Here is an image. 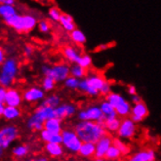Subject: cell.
<instances>
[{
  "label": "cell",
  "mask_w": 161,
  "mask_h": 161,
  "mask_svg": "<svg viewBox=\"0 0 161 161\" xmlns=\"http://www.w3.org/2000/svg\"><path fill=\"white\" fill-rule=\"evenodd\" d=\"M74 131L76 132L81 142H91V143H96L107 134L103 123L91 120H80L75 125Z\"/></svg>",
  "instance_id": "1"
},
{
  "label": "cell",
  "mask_w": 161,
  "mask_h": 161,
  "mask_svg": "<svg viewBox=\"0 0 161 161\" xmlns=\"http://www.w3.org/2000/svg\"><path fill=\"white\" fill-rule=\"evenodd\" d=\"M5 23L20 33H27L31 31L37 25L36 18L32 15H19L16 14L12 18L8 19Z\"/></svg>",
  "instance_id": "2"
},
{
  "label": "cell",
  "mask_w": 161,
  "mask_h": 161,
  "mask_svg": "<svg viewBox=\"0 0 161 161\" xmlns=\"http://www.w3.org/2000/svg\"><path fill=\"white\" fill-rule=\"evenodd\" d=\"M19 72L18 62L9 58L1 64V69H0V86L4 88H9L14 83Z\"/></svg>",
  "instance_id": "3"
},
{
  "label": "cell",
  "mask_w": 161,
  "mask_h": 161,
  "mask_svg": "<svg viewBox=\"0 0 161 161\" xmlns=\"http://www.w3.org/2000/svg\"><path fill=\"white\" fill-rule=\"evenodd\" d=\"M61 136L62 145L64 148H65L70 153H78V150L82 142L77 136L76 132L69 128L63 129L61 132Z\"/></svg>",
  "instance_id": "4"
},
{
  "label": "cell",
  "mask_w": 161,
  "mask_h": 161,
  "mask_svg": "<svg viewBox=\"0 0 161 161\" xmlns=\"http://www.w3.org/2000/svg\"><path fill=\"white\" fill-rule=\"evenodd\" d=\"M107 101L114 108L117 115L121 117H126L130 114L131 105L121 95L117 93H109L107 95Z\"/></svg>",
  "instance_id": "5"
},
{
  "label": "cell",
  "mask_w": 161,
  "mask_h": 161,
  "mask_svg": "<svg viewBox=\"0 0 161 161\" xmlns=\"http://www.w3.org/2000/svg\"><path fill=\"white\" fill-rule=\"evenodd\" d=\"M19 137V130L16 126H5L0 129V147L7 149Z\"/></svg>",
  "instance_id": "6"
},
{
  "label": "cell",
  "mask_w": 161,
  "mask_h": 161,
  "mask_svg": "<svg viewBox=\"0 0 161 161\" xmlns=\"http://www.w3.org/2000/svg\"><path fill=\"white\" fill-rule=\"evenodd\" d=\"M137 123H135L131 118H128L127 116L120 120V124L117 129V135L121 139H132L137 132Z\"/></svg>",
  "instance_id": "7"
},
{
  "label": "cell",
  "mask_w": 161,
  "mask_h": 161,
  "mask_svg": "<svg viewBox=\"0 0 161 161\" xmlns=\"http://www.w3.org/2000/svg\"><path fill=\"white\" fill-rule=\"evenodd\" d=\"M79 120H91L103 123V115L99 106H90L78 112Z\"/></svg>",
  "instance_id": "8"
},
{
  "label": "cell",
  "mask_w": 161,
  "mask_h": 161,
  "mask_svg": "<svg viewBox=\"0 0 161 161\" xmlns=\"http://www.w3.org/2000/svg\"><path fill=\"white\" fill-rule=\"evenodd\" d=\"M112 142H113L112 138L109 137L107 134L105 136H103L99 141H97L96 143H95V154H94V157L96 159H98V160L103 159L107 150L112 145Z\"/></svg>",
  "instance_id": "9"
},
{
  "label": "cell",
  "mask_w": 161,
  "mask_h": 161,
  "mask_svg": "<svg viewBox=\"0 0 161 161\" xmlns=\"http://www.w3.org/2000/svg\"><path fill=\"white\" fill-rule=\"evenodd\" d=\"M48 75L56 82H64L69 75V67L67 64H57L53 67H50Z\"/></svg>",
  "instance_id": "10"
},
{
  "label": "cell",
  "mask_w": 161,
  "mask_h": 161,
  "mask_svg": "<svg viewBox=\"0 0 161 161\" xmlns=\"http://www.w3.org/2000/svg\"><path fill=\"white\" fill-rule=\"evenodd\" d=\"M22 96L25 102L31 103H35L41 102L45 98L46 95H45V91L41 87L33 86V87L26 89Z\"/></svg>",
  "instance_id": "11"
},
{
  "label": "cell",
  "mask_w": 161,
  "mask_h": 161,
  "mask_svg": "<svg viewBox=\"0 0 161 161\" xmlns=\"http://www.w3.org/2000/svg\"><path fill=\"white\" fill-rule=\"evenodd\" d=\"M131 119L135 123H139L143 121L147 115H148V108L146 106V103L143 102H140L137 103H134L133 107H131Z\"/></svg>",
  "instance_id": "12"
},
{
  "label": "cell",
  "mask_w": 161,
  "mask_h": 161,
  "mask_svg": "<svg viewBox=\"0 0 161 161\" xmlns=\"http://www.w3.org/2000/svg\"><path fill=\"white\" fill-rule=\"evenodd\" d=\"M3 102L6 106L20 107L23 102V96L19 90L15 88H7Z\"/></svg>",
  "instance_id": "13"
},
{
  "label": "cell",
  "mask_w": 161,
  "mask_h": 161,
  "mask_svg": "<svg viewBox=\"0 0 161 161\" xmlns=\"http://www.w3.org/2000/svg\"><path fill=\"white\" fill-rule=\"evenodd\" d=\"M56 117L61 119H64L68 117L73 116L77 112V108L73 103H60V105L55 108Z\"/></svg>",
  "instance_id": "14"
},
{
  "label": "cell",
  "mask_w": 161,
  "mask_h": 161,
  "mask_svg": "<svg viewBox=\"0 0 161 161\" xmlns=\"http://www.w3.org/2000/svg\"><path fill=\"white\" fill-rule=\"evenodd\" d=\"M43 129L52 133H61L63 130V119L59 117H52L44 121Z\"/></svg>",
  "instance_id": "15"
},
{
  "label": "cell",
  "mask_w": 161,
  "mask_h": 161,
  "mask_svg": "<svg viewBox=\"0 0 161 161\" xmlns=\"http://www.w3.org/2000/svg\"><path fill=\"white\" fill-rule=\"evenodd\" d=\"M156 159V153L153 149L147 148L140 150L130 158L131 161H154Z\"/></svg>",
  "instance_id": "16"
},
{
  "label": "cell",
  "mask_w": 161,
  "mask_h": 161,
  "mask_svg": "<svg viewBox=\"0 0 161 161\" xmlns=\"http://www.w3.org/2000/svg\"><path fill=\"white\" fill-rule=\"evenodd\" d=\"M45 151L53 158H60L64 154V147L59 143H46Z\"/></svg>",
  "instance_id": "17"
},
{
  "label": "cell",
  "mask_w": 161,
  "mask_h": 161,
  "mask_svg": "<svg viewBox=\"0 0 161 161\" xmlns=\"http://www.w3.org/2000/svg\"><path fill=\"white\" fill-rule=\"evenodd\" d=\"M102 112H103V121L108 120V119H111V118H115L117 117V113L110 103L106 100L101 103V105L99 106Z\"/></svg>",
  "instance_id": "18"
},
{
  "label": "cell",
  "mask_w": 161,
  "mask_h": 161,
  "mask_svg": "<svg viewBox=\"0 0 161 161\" xmlns=\"http://www.w3.org/2000/svg\"><path fill=\"white\" fill-rule=\"evenodd\" d=\"M78 154L84 158H92L95 154V143L91 142H82L79 147Z\"/></svg>",
  "instance_id": "19"
},
{
  "label": "cell",
  "mask_w": 161,
  "mask_h": 161,
  "mask_svg": "<svg viewBox=\"0 0 161 161\" xmlns=\"http://www.w3.org/2000/svg\"><path fill=\"white\" fill-rule=\"evenodd\" d=\"M40 132V138L45 143H59L62 144L61 133H52L45 129H42Z\"/></svg>",
  "instance_id": "20"
},
{
  "label": "cell",
  "mask_w": 161,
  "mask_h": 161,
  "mask_svg": "<svg viewBox=\"0 0 161 161\" xmlns=\"http://www.w3.org/2000/svg\"><path fill=\"white\" fill-rule=\"evenodd\" d=\"M44 119H42L40 116H38L35 113L27 119L26 121V126L28 129L31 130H34V131H40L43 129V125H44Z\"/></svg>",
  "instance_id": "21"
},
{
  "label": "cell",
  "mask_w": 161,
  "mask_h": 161,
  "mask_svg": "<svg viewBox=\"0 0 161 161\" xmlns=\"http://www.w3.org/2000/svg\"><path fill=\"white\" fill-rule=\"evenodd\" d=\"M16 14H18V11L15 5L5 4V3L0 4V18H2L4 22L7 21L8 19L12 18L13 16H15Z\"/></svg>",
  "instance_id": "22"
},
{
  "label": "cell",
  "mask_w": 161,
  "mask_h": 161,
  "mask_svg": "<svg viewBox=\"0 0 161 161\" xmlns=\"http://www.w3.org/2000/svg\"><path fill=\"white\" fill-rule=\"evenodd\" d=\"M63 54H64V57L65 59H67L69 62L70 63H77L79 57H80V52L76 49L74 48L72 46H67L64 47V50H63Z\"/></svg>",
  "instance_id": "23"
},
{
  "label": "cell",
  "mask_w": 161,
  "mask_h": 161,
  "mask_svg": "<svg viewBox=\"0 0 161 161\" xmlns=\"http://www.w3.org/2000/svg\"><path fill=\"white\" fill-rule=\"evenodd\" d=\"M34 113L38 115V116H40L44 120L52 118V117H56V111H55L54 108L45 107V106H42V105H39L38 107H37Z\"/></svg>",
  "instance_id": "24"
},
{
  "label": "cell",
  "mask_w": 161,
  "mask_h": 161,
  "mask_svg": "<svg viewBox=\"0 0 161 161\" xmlns=\"http://www.w3.org/2000/svg\"><path fill=\"white\" fill-rule=\"evenodd\" d=\"M59 23L62 25V27L65 31H69L70 32L71 31H73L75 27V23L73 21V18L70 15L68 14H63L61 15L60 19H59Z\"/></svg>",
  "instance_id": "25"
},
{
  "label": "cell",
  "mask_w": 161,
  "mask_h": 161,
  "mask_svg": "<svg viewBox=\"0 0 161 161\" xmlns=\"http://www.w3.org/2000/svg\"><path fill=\"white\" fill-rule=\"evenodd\" d=\"M2 116L7 120H15L21 116V109L19 108V107H12V106L5 105Z\"/></svg>",
  "instance_id": "26"
},
{
  "label": "cell",
  "mask_w": 161,
  "mask_h": 161,
  "mask_svg": "<svg viewBox=\"0 0 161 161\" xmlns=\"http://www.w3.org/2000/svg\"><path fill=\"white\" fill-rule=\"evenodd\" d=\"M87 81H88V84L89 86L97 89V90H100L101 87L103 86V82H105L106 80L103 79V77L102 76V75L98 74V73H91L89 74L88 76L86 77Z\"/></svg>",
  "instance_id": "27"
},
{
  "label": "cell",
  "mask_w": 161,
  "mask_h": 161,
  "mask_svg": "<svg viewBox=\"0 0 161 161\" xmlns=\"http://www.w3.org/2000/svg\"><path fill=\"white\" fill-rule=\"evenodd\" d=\"M62 103V99L59 95L57 94H53V95H50V96L46 97L41 101L40 105L42 106H45V107H50V108H57L60 103Z\"/></svg>",
  "instance_id": "28"
},
{
  "label": "cell",
  "mask_w": 161,
  "mask_h": 161,
  "mask_svg": "<svg viewBox=\"0 0 161 161\" xmlns=\"http://www.w3.org/2000/svg\"><path fill=\"white\" fill-rule=\"evenodd\" d=\"M69 75H71L73 77H76L78 79L84 78L86 76V69L75 63L71 67H69Z\"/></svg>",
  "instance_id": "29"
},
{
  "label": "cell",
  "mask_w": 161,
  "mask_h": 161,
  "mask_svg": "<svg viewBox=\"0 0 161 161\" xmlns=\"http://www.w3.org/2000/svg\"><path fill=\"white\" fill-rule=\"evenodd\" d=\"M69 33H70V38L74 43L80 45V44H84L86 42V35L84 34V32L82 31L78 30V28L75 27L74 30L71 31Z\"/></svg>",
  "instance_id": "30"
},
{
  "label": "cell",
  "mask_w": 161,
  "mask_h": 161,
  "mask_svg": "<svg viewBox=\"0 0 161 161\" xmlns=\"http://www.w3.org/2000/svg\"><path fill=\"white\" fill-rule=\"evenodd\" d=\"M121 156H122V154L119 151V149L114 145H111L109 147V148L107 150L103 158L107 160H118V159H120Z\"/></svg>",
  "instance_id": "31"
},
{
  "label": "cell",
  "mask_w": 161,
  "mask_h": 161,
  "mask_svg": "<svg viewBox=\"0 0 161 161\" xmlns=\"http://www.w3.org/2000/svg\"><path fill=\"white\" fill-rule=\"evenodd\" d=\"M119 124H120V119L118 118V116L115 118H111L103 121V127H105L107 131L109 132H116L119 127Z\"/></svg>",
  "instance_id": "32"
},
{
  "label": "cell",
  "mask_w": 161,
  "mask_h": 161,
  "mask_svg": "<svg viewBox=\"0 0 161 161\" xmlns=\"http://www.w3.org/2000/svg\"><path fill=\"white\" fill-rule=\"evenodd\" d=\"M13 155L17 158H24L30 153V147L26 145H19L13 148Z\"/></svg>",
  "instance_id": "33"
},
{
  "label": "cell",
  "mask_w": 161,
  "mask_h": 161,
  "mask_svg": "<svg viewBox=\"0 0 161 161\" xmlns=\"http://www.w3.org/2000/svg\"><path fill=\"white\" fill-rule=\"evenodd\" d=\"M64 86L69 90H78L79 79L76 77H73L71 75H69V76L64 79Z\"/></svg>",
  "instance_id": "34"
},
{
  "label": "cell",
  "mask_w": 161,
  "mask_h": 161,
  "mask_svg": "<svg viewBox=\"0 0 161 161\" xmlns=\"http://www.w3.org/2000/svg\"><path fill=\"white\" fill-rule=\"evenodd\" d=\"M112 145H114V146L119 149V151L121 153L122 155H127V154L130 153V147H128V145L125 144L124 142H122V141L119 140V139L113 140Z\"/></svg>",
  "instance_id": "35"
},
{
  "label": "cell",
  "mask_w": 161,
  "mask_h": 161,
  "mask_svg": "<svg viewBox=\"0 0 161 161\" xmlns=\"http://www.w3.org/2000/svg\"><path fill=\"white\" fill-rule=\"evenodd\" d=\"M56 81L51 77L49 75H45L44 79L42 80V89L46 92L48 91H52L55 88V85H56Z\"/></svg>",
  "instance_id": "36"
},
{
  "label": "cell",
  "mask_w": 161,
  "mask_h": 161,
  "mask_svg": "<svg viewBox=\"0 0 161 161\" xmlns=\"http://www.w3.org/2000/svg\"><path fill=\"white\" fill-rule=\"evenodd\" d=\"M76 64H78L80 67L84 68L85 69H89L92 65L93 61H92L91 56H89L87 54L86 55H80V57H79V59H78Z\"/></svg>",
  "instance_id": "37"
},
{
  "label": "cell",
  "mask_w": 161,
  "mask_h": 161,
  "mask_svg": "<svg viewBox=\"0 0 161 161\" xmlns=\"http://www.w3.org/2000/svg\"><path fill=\"white\" fill-rule=\"evenodd\" d=\"M61 15H62V12L60 11V9L57 7L50 8V10L48 12V16L50 18V20L53 22H59V19H60Z\"/></svg>",
  "instance_id": "38"
},
{
  "label": "cell",
  "mask_w": 161,
  "mask_h": 161,
  "mask_svg": "<svg viewBox=\"0 0 161 161\" xmlns=\"http://www.w3.org/2000/svg\"><path fill=\"white\" fill-rule=\"evenodd\" d=\"M37 25H38V28H39L40 32H42V33H49L50 32L51 26H50V24L47 21L42 20L39 23H37Z\"/></svg>",
  "instance_id": "39"
},
{
  "label": "cell",
  "mask_w": 161,
  "mask_h": 161,
  "mask_svg": "<svg viewBox=\"0 0 161 161\" xmlns=\"http://www.w3.org/2000/svg\"><path fill=\"white\" fill-rule=\"evenodd\" d=\"M99 92L103 95H105V96H107V95H108L110 92H111V85L110 83H108V81H105L103 84V86L101 87V89L99 90Z\"/></svg>",
  "instance_id": "40"
},
{
  "label": "cell",
  "mask_w": 161,
  "mask_h": 161,
  "mask_svg": "<svg viewBox=\"0 0 161 161\" xmlns=\"http://www.w3.org/2000/svg\"><path fill=\"white\" fill-rule=\"evenodd\" d=\"M33 51H34V49H33V47L31 46V45H25V49H24V53H25V55L26 56V57H31L32 54H33Z\"/></svg>",
  "instance_id": "41"
},
{
  "label": "cell",
  "mask_w": 161,
  "mask_h": 161,
  "mask_svg": "<svg viewBox=\"0 0 161 161\" xmlns=\"http://www.w3.org/2000/svg\"><path fill=\"white\" fill-rule=\"evenodd\" d=\"M85 93H87L89 96H91V97H96V96H98V95L100 94L99 90L95 89V88H93L91 86L88 87V89L86 90V92H85Z\"/></svg>",
  "instance_id": "42"
},
{
  "label": "cell",
  "mask_w": 161,
  "mask_h": 161,
  "mask_svg": "<svg viewBox=\"0 0 161 161\" xmlns=\"http://www.w3.org/2000/svg\"><path fill=\"white\" fill-rule=\"evenodd\" d=\"M131 101H132V103H140V102H142V98H141V96L140 95H138L137 93L136 94H134V95H131Z\"/></svg>",
  "instance_id": "43"
},
{
  "label": "cell",
  "mask_w": 161,
  "mask_h": 161,
  "mask_svg": "<svg viewBox=\"0 0 161 161\" xmlns=\"http://www.w3.org/2000/svg\"><path fill=\"white\" fill-rule=\"evenodd\" d=\"M49 70H50V67H49V65L43 64L42 67H41V71L44 74V76H45V75H48L49 74Z\"/></svg>",
  "instance_id": "44"
},
{
  "label": "cell",
  "mask_w": 161,
  "mask_h": 161,
  "mask_svg": "<svg viewBox=\"0 0 161 161\" xmlns=\"http://www.w3.org/2000/svg\"><path fill=\"white\" fill-rule=\"evenodd\" d=\"M127 92L129 95H134L137 93V90H136V87L134 86V85H129L128 88H127Z\"/></svg>",
  "instance_id": "45"
},
{
  "label": "cell",
  "mask_w": 161,
  "mask_h": 161,
  "mask_svg": "<svg viewBox=\"0 0 161 161\" xmlns=\"http://www.w3.org/2000/svg\"><path fill=\"white\" fill-rule=\"evenodd\" d=\"M5 93H6V88L0 86V102H3L5 98Z\"/></svg>",
  "instance_id": "46"
},
{
  "label": "cell",
  "mask_w": 161,
  "mask_h": 161,
  "mask_svg": "<svg viewBox=\"0 0 161 161\" xmlns=\"http://www.w3.org/2000/svg\"><path fill=\"white\" fill-rule=\"evenodd\" d=\"M5 53H4V51H3V49L0 47V64H1L4 61H5Z\"/></svg>",
  "instance_id": "47"
},
{
  "label": "cell",
  "mask_w": 161,
  "mask_h": 161,
  "mask_svg": "<svg viewBox=\"0 0 161 161\" xmlns=\"http://www.w3.org/2000/svg\"><path fill=\"white\" fill-rule=\"evenodd\" d=\"M5 3V4H11V5H15L16 0H0V4Z\"/></svg>",
  "instance_id": "48"
},
{
  "label": "cell",
  "mask_w": 161,
  "mask_h": 161,
  "mask_svg": "<svg viewBox=\"0 0 161 161\" xmlns=\"http://www.w3.org/2000/svg\"><path fill=\"white\" fill-rule=\"evenodd\" d=\"M4 108H5V103H4V102H0V116H2Z\"/></svg>",
  "instance_id": "49"
},
{
  "label": "cell",
  "mask_w": 161,
  "mask_h": 161,
  "mask_svg": "<svg viewBox=\"0 0 161 161\" xmlns=\"http://www.w3.org/2000/svg\"><path fill=\"white\" fill-rule=\"evenodd\" d=\"M108 48V44H102V45L99 46V49L100 50H106Z\"/></svg>",
  "instance_id": "50"
},
{
  "label": "cell",
  "mask_w": 161,
  "mask_h": 161,
  "mask_svg": "<svg viewBox=\"0 0 161 161\" xmlns=\"http://www.w3.org/2000/svg\"><path fill=\"white\" fill-rule=\"evenodd\" d=\"M3 151H4V149H2L1 147H0V158H1L3 155Z\"/></svg>",
  "instance_id": "51"
},
{
  "label": "cell",
  "mask_w": 161,
  "mask_h": 161,
  "mask_svg": "<svg viewBox=\"0 0 161 161\" xmlns=\"http://www.w3.org/2000/svg\"><path fill=\"white\" fill-rule=\"evenodd\" d=\"M37 160H39V161H46V160H47V158H38Z\"/></svg>",
  "instance_id": "52"
}]
</instances>
